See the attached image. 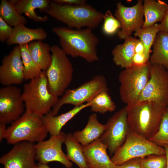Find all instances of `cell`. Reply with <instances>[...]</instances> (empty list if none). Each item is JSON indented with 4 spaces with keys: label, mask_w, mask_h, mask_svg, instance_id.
Masks as SVG:
<instances>
[{
    "label": "cell",
    "mask_w": 168,
    "mask_h": 168,
    "mask_svg": "<svg viewBox=\"0 0 168 168\" xmlns=\"http://www.w3.org/2000/svg\"><path fill=\"white\" fill-rule=\"evenodd\" d=\"M52 30L59 38L61 48L67 55L80 57L90 63L99 60L97 46L99 40L92 29L57 27Z\"/></svg>",
    "instance_id": "cell-1"
},
{
    "label": "cell",
    "mask_w": 168,
    "mask_h": 168,
    "mask_svg": "<svg viewBox=\"0 0 168 168\" xmlns=\"http://www.w3.org/2000/svg\"><path fill=\"white\" fill-rule=\"evenodd\" d=\"M130 130L150 140L157 132L166 106L143 100L127 105Z\"/></svg>",
    "instance_id": "cell-2"
},
{
    "label": "cell",
    "mask_w": 168,
    "mask_h": 168,
    "mask_svg": "<svg viewBox=\"0 0 168 168\" xmlns=\"http://www.w3.org/2000/svg\"><path fill=\"white\" fill-rule=\"evenodd\" d=\"M45 12L66 24L69 28L91 29L103 21L104 14L86 3L82 5L61 4L50 1Z\"/></svg>",
    "instance_id": "cell-3"
},
{
    "label": "cell",
    "mask_w": 168,
    "mask_h": 168,
    "mask_svg": "<svg viewBox=\"0 0 168 168\" xmlns=\"http://www.w3.org/2000/svg\"><path fill=\"white\" fill-rule=\"evenodd\" d=\"M21 97L26 110L40 117L50 112L59 99L49 90L45 71L24 84Z\"/></svg>",
    "instance_id": "cell-4"
},
{
    "label": "cell",
    "mask_w": 168,
    "mask_h": 168,
    "mask_svg": "<svg viewBox=\"0 0 168 168\" xmlns=\"http://www.w3.org/2000/svg\"><path fill=\"white\" fill-rule=\"evenodd\" d=\"M51 63L45 71L49 90L58 97L67 90L72 79L73 69L67 55L57 45L50 46Z\"/></svg>",
    "instance_id": "cell-5"
},
{
    "label": "cell",
    "mask_w": 168,
    "mask_h": 168,
    "mask_svg": "<svg viewBox=\"0 0 168 168\" xmlns=\"http://www.w3.org/2000/svg\"><path fill=\"white\" fill-rule=\"evenodd\" d=\"M48 133L41 117L26 110L7 128L5 139L11 144L23 141L38 142L44 140Z\"/></svg>",
    "instance_id": "cell-6"
},
{
    "label": "cell",
    "mask_w": 168,
    "mask_h": 168,
    "mask_svg": "<svg viewBox=\"0 0 168 168\" xmlns=\"http://www.w3.org/2000/svg\"><path fill=\"white\" fill-rule=\"evenodd\" d=\"M151 64L149 60L143 65L132 66L120 72L119 95L121 100L127 105L137 102L150 78Z\"/></svg>",
    "instance_id": "cell-7"
},
{
    "label": "cell",
    "mask_w": 168,
    "mask_h": 168,
    "mask_svg": "<svg viewBox=\"0 0 168 168\" xmlns=\"http://www.w3.org/2000/svg\"><path fill=\"white\" fill-rule=\"evenodd\" d=\"M103 91H108L106 79L103 75H96L77 88L67 89L49 113L52 116L56 115L61 107L65 104L81 105L89 102Z\"/></svg>",
    "instance_id": "cell-8"
},
{
    "label": "cell",
    "mask_w": 168,
    "mask_h": 168,
    "mask_svg": "<svg viewBox=\"0 0 168 168\" xmlns=\"http://www.w3.org/2000/svg\"><path fill=\"white\" fill-rule=\"evenodd\" d=\"M165 148L130 130L124 144L110 158L116 166L151 154L165 155Z\"/></svg>",
    "instance_id": "cell-9"
},
{
    "label": "cell",
    "mask_w": 168,
    "mask_h": 168,
    "mask_svg": "<svg viewBox=\"0 0 168 168\" xmlns=\"http://www.w3.org/2000/svg\"><path fill=\"white\" fill-rule=\"evenodd\" d=\"M127 106L115 112L108 120L105 129L99 138L113 156L122 146L130 131Z\"/></svg>",
    "instance_id": "cell-10"
},
{
    "label": "cell",
    "mask_w": 168,
    "mask_h": 168,
    "mask_svg": "<svg viewBox=\"0 0 168 168\" xmlns=\"http://www.w3.org/2000/svg\"><path fill=\"white\" fill-rule=\"evenodd\" d=\"M150 73V78L137 102L143 100L152 101L167 106L168 71L162 65L151 63Z\"/></svg>",
    "instance_id": "cell-11"
},
{
    "label": "cell",
    "mask_w": 168,
    "mask_h": 168,
    "mask_svg": "<svg viewBox=\"0 0 168 168\" xmlns=\"http://www.w3.org/2000/svg\"><path fill=\"white\" fill-rule=\"evenodd\" d=\"M20 88L15 85L0 89V122L12 123L25 112V108Z\"/></svg>",
    "instance_id": "cell-12"
},
{
    "label": "cell",
    "mask_w": 168,
    "mask_h": 168,
    "mask_svg": "<svg viewBox=\"0 0 168 168\" xmlns=\"http://www.w3.org/2000/svg\"><path fill=\"white\" fill-rule=\"evenodd\" d=\"M66 135L64 132H61L58 135L50 136L47 140L35 144V160L40 163L47 164L50 162L57 161L64 165L66 168H71L72 163L68 159L62 148Z\"/></svg>",
    "instance_id": "cell-13"
},
{
    "label": "cell",
    "mask_w": 168,
    "mask_h": 168,
    "mask_svg": "<svg viewBox=\"0 0 168 168\" xmlns=\"http://www.w3.org/2000/svg\"><path fill=\"white\" fill-rule=\"evenodd\" d=\"M114 16L120 22L121 28L117 32L120 40H125L131 36L133 31L143 26L144 19L143 2L138 0L136 4L131 7H126L121 2L116 4Z\"/></svg>",
    "instance_id": "cell-14"
},
{
    "label": "cell",
    "mask_w": 168,
    "mask_h": 168,
    "mask_svg": "<svg viewBox=\"0 0 168 168\" xmlns=\"http://www.w3.org/2000/svg\"><path fill=\"white\" fill-rule=\"evenodd\" d=\"M12 149L0 158L4 168H37L34 143L23 141L14 145Z\"/></svg>",
    "instance_id": "cell-15"
},
{
    "label": "cell",
    "mask_w": 168,
    "mask_h": 168,
    "mask_svg": "<svg viewBox=\"0 0 168 168\" xmlns=\"http://www.w3.org/2000/svg\"><path fill=\"white\" fill-rule=\"evenodd\" d=\"M0 66V82L4 86L22 84L25 80L24 67L19 45L5 56Z\"/></svg>",
    "instance_id": "cell-16"
},
{
    "label": "cell",
    "mask_w": 168,
    "mask_h": 168,
    "mask_svg": "<svg viewBox=\"0 0 168 168\" xmlns=\"http://www.w3.org/2000/svg\"><path fill=\"white\" fill-rule=\"evenodd\" d=\"M82 147L89 168H115L107 153V147L99 138Z\"/></svg>",
    "instance_id": "cell-17"
},
{
    "label": "cell",
    "mask_w": 168,
    "mask_h": 168,
    "mask_svg": "<svg viewBox=\"0 0 168 168\" xmlns=\"http://www.w3.org/2000/svg\"><path fill=\"white\" fill-rule=\"evenodd\" d=\"M91 105L88 102L81 105L75 106L68 111L58 115L52 116L49 113L41 117L42 122L50 136L60 134L63 127L81 110Z\"/></svg>",
    "instance_id": "cell-18"
},
{
    "label": "cell",
    "mask_w": 168,
    "mask_h": 168,
    "mask_svg": "<svg viewBox=\"0 0 168 168\" xmlns=\"http://www.w3.org/2000/svg\"><path fill=\"white\" fill-rule=\"evenodd\" d=\"M47 33L42 28H28L24 24H20L13 28L12 34L6 42L8 45H18L28 44L35 40L46 39Z\"/></svg>",
    "instance_id": "cell-19"
},
{
    "label": "cell",
    "mask_w": 168,
    "mask_h": 168,
    "mask_svg": "<svg viewBox=\"0 0 168 168\" xmlns=\"http://www.w3.org/2000/svg\"><path fill=\"white\" fill-rule=\"evenodd\" d=\"M13 5L18 13L24 14L29 19L35 22H44L48 20L46 16H39L35 10L39 9L41 11H45L50 2L47 0H11L9 1Z\"/></svg>",
    "instance_id": "cell-20"
},
{
    "label": "cell",
    "mask_w": 168,
    "mask_h": 168,
    "mask_svg": "<svg viewBox=\"0 0 168 168\" xmlns=\"http://www.w3.org/2000/svg\"><path fill=\"white\" fill-rule=\"evenodd\" d=\"M139 40L130 36L124 40L123 43L114 48L112 54L113 61L116 65L124 69L132 66L135 46Z\"/></svg>",
    "instance_id": "cell-21"
},
{
    "label": "cell",
    "mask_w": 168,
    "mask_h": 168,
    "mask_svg": "<svg viewBox=\"0 0 168 168\" xmlns=\"http://www.w3.org/2000/svg\"><path fill=\"white\" fill-rule=\"evenodd\" d=\"M105 129V125L98 121L96 113L90 115L86 125L83 130L74 132L73 136L82 146H86L99 138Z\"/></svg>",
    "instance_id": "cell-22"
},
{
    "label": "cell",
    "mask_w": 168,
    "mask_h": 168,
    "mask_svg": "<svg viewBox=\"0 0 168 168\" xmlns=\"http://www.w3.org/2000/svg\"><path fill=\"white\" fill-rule=\"evenodd\" d=\"M143 6L145 18L143 28L161 22L168 7V4L160 0H144Z\"/></svg>",
    "instance_id": "cell-23"
},
{
    "label": "cell",
    "mask_w": 168,
    "mask_h": 168,
    "mask_svg": "<svg viewBox=\"0 0 168 168\" xmlns=\"http://www.w3.org/2000/svg\"><path fill=\"white\" fill-rule=\"evenodd\" d=\"M28 48L35 64L42 71H46L52 61L49 45L42 40H35L29 43Z\"/></svg>",
    "instance_id": "cell-24"
},
{
    "label": "cell",
    "mask_w": 168,
    "mask_h": 168,
    "mask_svg": "<svg viewBox=\"0 0 168 168\" xmlns=\"http://www.w3.org/2000/svg\"><path fill=\"white\" fill-rule=\"evenodd\" d=\"M153 46L152 53L149 58L150 62L162 65L168 71V34L158 32Z\"/></svg>",
    "instance_id": "cell-25"
},
{
    "label": "cell",
    "mask_w": 168,
    "mask_h": 168,
    "mask_svg": "<svg viewBox=\"0 0 168 168\" xmlns=\"http://www.w3.org/2000/svg\"><path fill=\"white\" fill-rule=\"evenodd\" d=\"M64 143L67 156L79 168H89L83 152L82 146L75 138L72 133L66 134Z\"/></svg>",
    "instance_id": "cell-26"
},
{
    "label": "cell",
    "mask_w": 168,
    "mask_h": 168,
    "mask_svg": "<svg viewBox=\"0 0 168 168\" xmlns=\"http://www.w3.org/2000/svg\"><path fill=\"white\" fill-rule=\"evenodd\" d=\"M0 15L2 19L11 26L14 27L27 23L26 18L20 14L9 1L2 0L0 5Z\"/></svg>",
    "instance_id": "cell-27"
},
{
    "label": "cell",
    "mask_w": 168,
    "mask_h": 168,
    "mask_svg": "<svg viewBox=\"0 0 168 168\" xmlns=\"http://www.w3.org/2000/svg\"><path fill=\"white\" fill-rule=\"evenodd\" d=\"M91 103V110L95 113L104 114L107 112H112L116 106L108 91H103L96 95L89 101Z\"/></svg>",
    "instance_id": "cell-28"
},
{
    "label": "cell",
    "mask_w": 168,
    "mask_h": 168,
    "mask_svg": "<svg viewBox=\"0 0 168 168\" xmlns=\"http://www.w3.org/2000/svg\"><path fill=\"white\" fill-rule=\"evenodd\" d=\"M19 45L24 67L25 80H31L39 75L42 71L37 66L34 62L29 49L28 44Z\"/></svg>",
    "instance_id": "cell-29"
},
{
    "label": "cell",
    "mask_w": 168,
    "mask_h": 168,
    "mask_svg": "<svg viewBox=\"0 0 168 168\" xmlns=\"http://www.w3.org/2000/svg\"><path fill=\"white\" fill-rule=\"evenodd\" d=\"M134 35L138 37L143 43L146 54L150 57L151 48L153 45L156 35L160 31L159 24L156 23L147 28H139L135 29Z\"/></svg>",
    "instance_id": "cell-30"
},
{
    "label": "cell",
    "mask_w": 168,
    "mask_h": 168,
    "mask_svg": "<svg viewBox=\"0 0 168 168\" xmlns=\"http://www.w3.org/2000/svg\"><path fill=\"white\" fill-rule=\"evenodd\" d=\"M149 140L161 147L168 145V108L167 106L164 112L157 132Z\"/></svg>",
    "instance_id": "cell-31"
},
{
    "label": "cell",
    "mask_w": 168,
    "mask_h": 168,
    "mask_svg": "<svg viewBox=\"0 0 168 168\" xmlns=\"http://www.w3.org/2000/svg\"><path fill=\"white\" fill-rule=\"evenodd\" d=\"M102 30L103 33L108 35H113L121 28L120 21L108 10L104 14Z\"/></svg>",
    "instance_id": "cell-32"
},
{
    "label": "cell",
    "mask_w": 168,
    "mask_h": 168,
    "mask_svg": "<svg viewBox=\"0 0 168 168\" xmlns=\"http://www.w3.org/2000/svg\"><path fill=\"white\" fill-rule=\"evenodd\" d=\"M165 155L151 154L141 158L140 168H166Z\"/></svg>",
    "instance_id": "cell-33"
},
{
    "label": "cell",
    "mask_w": 168,
    "mask_h": 168,
    "mask_svg": "<svg viewBox=\"0 0 168 168\" xmlns=\"http://www.w3.org/2000/svg\"><path fill=\"white\" fill-rule=\"evenodd\" d=\"M13 29V28L0 17V41L1 42L7 41L12 34Z\"/></svg>",
    "instance_id": "cell-34"
},
{
    "label": "cell",
    "mask_w": 168,
    "mask_h": 168,
    "mask_svg": "<svg viewBox=\"0 0 168 168\" xmlns=\"http://www.w3.org/2000/svg\"><path fill=\"white\" fill-rule=\"evenodd\" d=\"M149 60L145 54L140 53H135L133 59L132 66H139L143 65Z\"/></svg>",
    "instance_id": "cell-35"
},
{
    "label": "cell",
    "mask_w": 168,
    "mask_h": 168,
    "mask_svg": "<svg viewBox=\"0 0 168 168\" xmlns=\"http://www.w3.org/2000/svg\"><path fill=\"white\" fill-rule=\"evenodd\" d=\"M141 158L138 157L130 159L121 165L116 166L115 168H140Z\"/></svg>",
    "instance_id": "cell-36"
},
{
    "label": "cell",
    "mask_w": 168,
    "mask_h": 168,
    "mask_svg": "<svg viewBox=\"0 0 168 168\" xmlns=\"http://www.w3.org/2000/svg\"><path fill=\"white\" fill-rule=\"evenodd\" d=\"M159 25L160 32L168 34V7Z\"/></svg>",
    "instance_id": "cell-37"
},
{
    "label": "cell",
    "mask_w": 168,
    "mask_h": 168,
    "mask_svg": "<svg viewBox=\"0 0 168 168\" xmlns=\"http://www.w3.org/2000/svg\"><path fill=\"white\" fill-rule=\"evenodd\" d=\"M54 2L61 4L70 5H82L86 3L84 0H54Z\"/></svg>",
    "instance_id": "cell-38"
},
{
    "label": "cell",
    "mask_w": 168,
    "mask_h": 168,
    "mask_svg": "<svg viewBox=\"0 0 168 168\" xmlns=\"http://www.w3.org/2000/svg\"><path fill=\"white\" fill-rule=\"evenodd\" d=\"M135 53L143 54L150 58V57L148 56L146 54L145 47L143 43L140 39L135 46Z\"/></svg>",
    "instance_id": "cell-39"
},
{
    "label": "cell",
    "mask_w": 168,
    "mask_h": 168,
    "mask_svg": "<svg viewBox=\"0 0 168 168\" xmlns=\"http://www.w3.org/2000/svg\"><path fill=\"white\" fill-rule=\"evenodd\" d=\"M6 124L0 122V142H1L3 138H5L7 132Z\"/></svg>",
    "instance_id": "cell-40"
},
{
    "label": "cell",
    "mask_w": 168,
    "mask_h": 168,
    "mask_svg": "<svg viewBox=\"0 0 168 168\" xmlns=\"http://www.w3.org/2000/svg\"><path fill=\"white\" fill-rule=\"evenodd\" d=\"M163 147L165 148L166 151L165 155L167 161L166 168H168V145H165Z\"/></svg>",
    "instance_id": "cell-41"
},
{
    "label": "cell",
    "mask_w": 168,
    "mask_h": 168,
    "mask_svg": "<svg viewBox=\"0 0 168 168\" xmlns=\"http://www.w3.org/2000/svg\"><path fill=\"white\" fill-rule=\"evenodd\" d=\"M37 168H50L47 164H43L38 163Z\"/></svg>",
    "instance_id": "cell-42"
},
{
    "label": "cell",
    "mask_w": 168,
    "mask_h": 168,
    "mask_svg": "<svg viewBox=\"0 0 168 168\" xmlns=\"http://www.w3.org/2000/svg\"><path fill=\"white\" fill-rule=\"evenodd\" d=\"M167 107L168 108V103H167Z\"/></svg>",
    "instance_id": "cell-43"
}]
</instances>
